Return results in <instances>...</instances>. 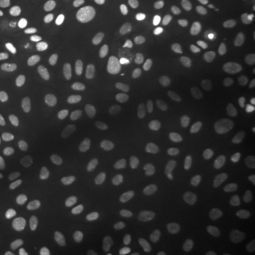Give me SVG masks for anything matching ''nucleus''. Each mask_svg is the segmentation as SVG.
<instances>
[{"label": "nucleus", "instance_id": "nucleus-12", "mask_svg": "<svg viewBox=\"0 0 255 255\" xmlns=\"http://www.w3.org/2000/svg\"><path fill=\"white\" fill-rule=\"evenodd\" d=\"M164 198L163 193L159 190H144L137 193L134 203L138 207H152L159 204Z\"/></svg>", "mask_w": 255, "mask_h": 255}, {"label": "nucleus", "instance_id": "nucleus-34", "mask_svg": "<svg viewBox=\"0 0 255 255\" xmlns=\"http://www.w3.org/2000/svg\"><path fill=\"white\" fill-rule=\"evenodd\" d=\"M189 249L194 255H217L213 248L200 242H193Z\"/></svg>", "mask_w": 255, "mask_h": 255}, {"label": "nucleus", "instance_id": "nucleus-14", "mask_svg": "<svg viewBox=\"0 0 255 255\" xmlns=\"http://www.w3.org/2000/svg\"><path fill=\"white\" fill-rule=\"evenodd\" d=\"M112 11V6L107 0H100L93 4L88 10V18L94 23H99L107 18Z\"/></svg>", "mask_w": 255, "mask_h": 255}, {"label": "nucleus", "instance_id": "nucleus-26", "mask_svg": "<svg viewBox=\"0 0 255 255\" xmlns=\"http://www.w3.org/2000/svg\"><path fill=\"white\" fill-rule=\"evenodd\" d=\"M16 191L9 182L0 183V201L4 204L12 203L16 200Z\"/></svg>", "mask_w": 255, "mask_h": 255}, {"label": "nucleus", "instance_id": "nucleus-32", "mask_svg": "<svg viewBox=\"0 0 255 255\" xmlns=\"http://www.w3.org/2000/svg\"><path fill=\"white\" fill-rule=\"evenodd\" d=\"M128 39V32L126 28H121L115 34L114 38L112 39L111 46L115 50H120L127 44Z\"/></svg>", "mask_w": 255, "mask_h": 255}, {"label": "nucleus", "instance_id": "nucleus-44", "mask_svg": "<svg viewBox=\"0 0 255 255\" xmlns=\"http://www.w3.org/2000/svg\"><path fill=\"white\" fill-rule=\"evenodd\" d=\"M252 94H255V80L253 81L252 84L250 85V87L248 88V90L246 91V95H252Z\"/></svg>", "mask_w": 255, "mask_h": 255}, {"label": "nucleus", "instance_id": "nucleus-33", "mask_svg": "<svg viewBox=\"0 0 255 255\" xmlns=\"http://www.w3.org/2000/svg\"><path fill=\"white\" fill-rule=\"evenodd\" d=\"M107 38V29L104 27H98L94 29L88 36V43L90 46L101 45Z\"/></svg>", "mask_w": 255, "mask_h": 255}, {"label": "nucleus", "instance_id": "nucleus-8", "mask_svg": "<svg viewBox=\"0 0 255 255\" xmlns=\"http://www.w3.org/2000/svg\"><path fill=\"white\" fill-rule=\"evenodd\" d=\"M127 147L134 160L141 159L143 155V134L140 128L133 126L128 129Z\"/></svg>", "mask_w": 255, "mask_h": 255}, {"label": "nucleus", "instance_id": "nucleus-5", "mask_svg": "<svg viewBox=\"0 0 255 255\" xmlns=\"http://www.w3.org/2000/svg\"><path fill=\"white\" fill-rule=\"evenodd\" d=\"M44 214L50 225H58L62 219V202L58 195L51 194L44 201Z\"/></svg>", "mask_w": 255, "mask_h": 255}, {"label": "nucleus", "instance_id": "nucleus-31", "mask_svg": "<svg viewBox=\"0 0 255 255\" xmlns=\"http://www.w3.org/2000/svg\"><path fill=\"white\" fill-rule=\"evenodd\" d=\"M240 67L243 69H251L255 66V46L248 47L239 60Z\"/></svg>", "mask_w": 255, "mask_h": 255}, {"label": "nucleus", "instance_id": "nucleus-1", "mask_svg": "<svg viewBox=\"0 0 255 255\" xmlns=\"http://www.w3.org/2000/svg\"><path fill=\"white\" fill-rule=\"evenodd\" d=\"M190 29L191 21L189 17L180 11H174L158 19L152 33L155 40L160 44L172 46L185 39Z\"/></svg>", "mask_w": 255, "mask_h": 255}, {"label": "nucleus", "instance_id": "nucleus-37", "mask_svg": "<svg viewBox=\"0 0 255 255\" xmlns=\"http://www.w3.org/2000/svg\"><path fill=\"white\" fill-rule=\"evenodd\" d=\"M168 6V0H151L146 4V11L155 14L165 9Z\"/></svg>", "mask_w": 255, "mask_h": 255}, {"label": "nucleus", "instance_id": "nucleus-27", "mask_svg": "<svg viewBox=\"0 0 255 255\" xmlns=\"http://www.w3.org/2000/svg\"><path fill=\"white\" fill-rule=\"evenodd\" d=\"M116 110L114 108H108L104 110L98 119L99 127L101 128L102 130H108L113 127L115 119H116Z\"/></svg>", "mask_w": 255, "mask_h": 255}, {"label": "nucleus", "instance_id": "nucleus-24", "mask_svg": "<svg viewBox=\"0 0 255 255\" xmlns=\"http://www.w3.org/2000/svg\"><path fill=\"white\" fill-rule=\"evenodd\" d=\"M232 174L243 182L255 184V169L244 166L242 164H235L232 167Z\"/></svg>", "mask_w": 255, "mask_h": 255}, {"label": "nucleus", "instance_id": "nucleus-38", "mask_svg": "<svg viewBox=\"0 0 255 255\" xmlns=\"http://www.w3.org/2000/svg\"><path fill=\"white\" fill-rule=\"evenodd\" d=\"M60 78L63 82H67V83H77L83 80L82 74L74 70H66L62 72L60 75Z\"/></svg>", "mask_w": 255, "mask_h": 255}, {"label": "nucleus", "instance_id": "nucleus-9", "mask_svg": "<svg viewBox=\"0 0 255 255\" xmlns=\"http://www.w3.org/2000/svg\"><path fill=\"white\" fill-rule=\"evenodd\" d=\"M33 135L32 128L28 127H8L2 131L3 139L14 144L27 143L32 139Z\"/></svg>", "mask_w": 255, "mask_h": 255}, {"label": "nucleus", "instance_id": "nucleus-28", "mask_svg": "<svg viewBox=\"0 0 255 255\" xmlns=\"http://www.w3.org/2000/svg\"><path fill=\"white\" fill-rule=\"evenodd\" d=\"M10 92L12 94V96L15 98V100L20 102L23 106H25L26 108H30L33 104V101L32 98L28 95L27 93L22 86H13L11 87Z\"/></svg>", "mask_w": 255, "mask_h": 255}, {"label": "nucleus", "instance_id": "nucleus-29", "mask_svg": "<svg viewBox=\"0 0 255 255\" xmlns=\"http://www.w3.org/2000/svg\"><path fill=\"white\" fill-rule=\"evenodd\" d=\"M54 47V41L52 38L48 36L43 37L37 45V53L42 57H46L53 52Z\"/></svg>", "mask_w": 255, "mask_h": 255}, {"label": "nucleus", "instance_id": "nucleus-21", "mask_svg": "<svg viewBox=\"0 0 255 255\" xmlns=\"http://www.w3.org/2000/svg\"><path fill=\"white\" fill-rule=\"evenodd\" d=\"M51 160V155L46 149H41L33 156L31 160V167L35 173L44 172L48 167Z\"/></svg>", "mask_w": 255, "mask_h": 255}, {"label": "nucleus", "instance_id": "nucleus-23", "mask_svg": "<svg viewBox=\"0 0 255 255\" xmlns=\"http://www.w3.org/2000/svg\"><path fill=\"white\" fill-rule=\"evenodd\" d=\"M19 241L23 248L30 254H35L38 250L36 237L28 230H20L17 233Z\"/></svg>", "mask_w": 255, "mask_h": 255}, {"label": "nucleus", "instance_id": "nucleus-45", "mask_svg": "<svg viewBox=\"0 0 255 255\" xmlns=\"http://www.w3.org/2000/svg\"><path fill=\"white\" fill-rule=\"evenodd\" d=\"M6 29H7V27H6L5 23L0 20V32H4V31H6Z\"/></svg>", "mask_w": 255, "mask_h": 255}, {"label": "nucleus", "instance_id": "nucleus-11", "mask_svg": "<svg viewBox=\"0 0 255 255\" xmlns=\"http://www.w3.org/2000/svg\"><path fill=\"white\" fill-rule=\"evenodd\" d=\"M166 128L162 119H156L152 123L150 129V142L153 149L160 151L163 149L165 143Z\"/></svg>", "mask_w": 255, "mask_h": 255}, {"label": "nucleus", "instance_id": "nucleus-13", "mask_svg": "<svg viewBox=\"0 0 255 255\" xmlns=\"http://www.w3.org/2000/svg\"><path fill=\"white\" fill-rule=\"evenodd\" d=\"M242 219L243 216L240 212L237 210H227L220 214L218 219V225L219 228L229 231L237 228Z\"/></svg>", "mask_w": 255, "mask_h": 255}, {"label": "nucleus", "instance_id": "nucleus-47", "mask_svg": "<svg viewBox=\"0 0 255 255\" xmlns=\"http://www.w3.org/2000/svg\"><path fill=\"white\" fill-rule=\"evenodd\" d=\"M248 149H249V147H243V148H242V150H243V151H246Z\"/></svg>", "mask_w": 255, "mask_h": 255}, {"label": "nucleus", "instance_id": "nucleus-30", "mask_svg": "<svg viewBox=\"0 0 255 255\" xmlns=\"http://www.w3.org/2000/svg\"><path fill=\"white\" fill-rule=\"evenodd\" d=\"M21 9L19 0H0V13L3 15H12Z\"/></svg>", "mask_w": 255, "mask_h": 255}, {"label": "nucleus", "instance_id": "nucleus-22", "mask_svg": "<svg viewBox=\"0 0 255 255\" xmlns=\"http://www.w3.org/2000/svg\"><path fill=\"white\" fill-rule=\"evenodd\" d=\"M217 105V93L210 89L205 92L201 97L199 104V112L201 116H207L212 113Z\"/></svg>", "mask_w": 255, "mask_h": 255}, {"label": "nucleus", "instance_id": "nucleus-3", "mask_svg": "<svg viewBox=\"0 0 255 255\" xmlns=\"http://www.w3.org/2000/svg\"><path fill=\"white\" fill-rule=\"evenodd\" d=\"M89 201L92 207L101 214H106L110 212L114 207L115 203L112 193L101 187L92 190L89 196Z\"/></svg>", "mask_w": 255, "mask_h": 255}, {"label": "nucleus", "instance_id": "nucleus-6", "mask_svg": "<svg viewBox=\"0 0 255 255\" xmlns=\"http://www.w3.org/2000/svg\"><path fill=\"white\" fill-rule=\"evenodd\" d=\"M170 221L172 223L175 232L179 236L185 237L190 233L193 226V221L190 215L186 211L180 208L172 210L170 214Z\"/></svg>", "mask_w": 255, "mask_h": 255}, {"label": "nucleus", "instance_id": "nucleus-18", "mask_svg": "<svg viewBox=\"0 0 255 255\" xmlns=\"http://www.w3.org/2000/svg\"><path fill=\"white\" fill-rule=\"evenodd\" d=\"M42 26V17L35 11L25 13L19 20V27L27 32L37 31Z\"/></svg>", "mask_w": 255, "mask_h": 255}, {"label": "nucleus", "instance_id": "nucleus-43", "mask_svg": "<svg viewBox=\"0 0 255 255\" xmlns=\"http://www.w3.org/2000/svg\"><path fill=\"white\" fill-rule=\"evenodd\" d=\"M130 255H152L149 250H138Z\"/></svg>", "mask_w": 255, "mask_h": 255}, {"label": "nucleus", "instance_id": "nucleus-15", "mask_svg": "<svg viewBox=\"0 0 255 255\" xmlns=\"http://www.w3.org/2000/svg\"><path fill=\"white\" fill-rule=\"evenodd\" d=\"M208 74V67L204 64H199L195 68H193L191 72L187 75V77L184 80L185 86L190 89L195 90L199 88L202 84L204 79L206 78Z\"/></svg>", "mask_w": 255, "mask_h": 255}, {"label": "nucleus", "instance_id": "nucleus-36", "mask_svg": "<svg viewBox=\"0 0 255 255\" xmlns=\"http://www.w3.org/2000/svg\"><path fill=\"white\" fill-rule=\"evenodd\" d=\"M73 58L68 55H61L52 58L49 61V65L52 67H66L73 64Z\"/></svg>", "mask_w": 255, "mask_h": 255}, {"label": "nucleus", "instance_id": "nucleus-46", "mask_svg": "<svg viewBox=\"0 0 255 255\" xmlns=\"http://www.w3.org/2000/svg\"><path fill=\"white\" fill-rule=\"evenodd\" d=\"M57 92H58V88H57V87H55L54 90L50 93V96H51V97H53V96H55V94H56Z\"/></svg>", "mask_w": 255, "mask_h": 255}, {"label": "nucleus", "instance_id": "nucleus-10", "mask_svg": "<svg viewBox=\"0 0 255 255\" xmlns=\"http://www.w3.org/2000/svg\"><path fill=\"white\" fill-rule=\"evenodd\" d=\"M81 120V114L76 110L65 111L60 115L55 122V128L59 131H66L77 125Z\"/></svg>", "mask_w": 255, "mask_h": 255}, {"label": "nucleus", "instance_id": "nucleus-17", "mask_svg": "<svg viewBox=\"0 0 255 255\" xmlns=\"http://www.w3.org/2000/svg\"><path fill=\"white\" fill-rule=\"evenodd\" d=\"M232 199L240 205H251L255 202V189L248 186L236 187L232 191Z\"/></svg>", "mask_w": 255, "mask_h": 255}, {"label": "nucleus", "instance_id": "nucleus-19", "mask_svg": "<svg viewBox=\"0 0 255 255\" xmlns=\"http://www.w3.org/2000/svg\"><path fill=\"white\" fill-rule=\"evenodd\" d=\"M143 176L146 180L165 182L169 180L170 172L169 170L160 164H150L143 171Z\"/></svg>", "mask_w": 255, "mask_h": 255}, {"label": "nucleus", "instance_id": "nucleus-25", "mask_svg": "<svg viewBox=\"0 0 255 255\" xmlns=\"http://www.w3.org/2000/svg\"><path fill=\"white\" fill-rule=\"evenodd\" d=\"M136 228L137 221L135 219H126L117 225L116 235L120 239H126L135 232Z\"/></svg>", "mask_w": 255, "mask_h": 255}, {"label": "nucleus", "instance_id": "nucleus-2", "mask_svg": "<svg viewBox=\"0 0 255 255\" xmlns=\"http://www.w3.org/2000/svg\"><path fill=\"white\" fill-rule=\"evenodd\" d=\"M214 138L216 144L224 148H234L240 144L242 128L234 115L226 112L219 115Z\"/></svg>", "mask_w": 255, "mask_h": 255}, {"label": "nucleus", "instance_id": "nucleus-7", "mask_svg": "<svg viewBox=\"0 0 255 255\" xmlns=\"http://www.w3.org/2000/svg\"><path fill=\"white\" fill-rule=\"evenodd\" d=\"M190 134L184 128H180L174 132L171 153L176 158L185 157L189 152Z\"/></svg>", "mask_w": 255, "mask_h": 255}, {"label": "nucleus", "instance_id": "nucleus-35", "mask_svg": "<svg viewBox=\"0 0 255 255\" xmlns=\"http://www.w3.org/2000/svg\"><path fill=\"white\" fill-rule=\"evenodd\" d=\"M241 21L247 29L252 30L255 27V16L254 12L249 9H243L240 12Z\"/></svg>", "mask_w": 255, "mask_h": 255}, {"label": "nucleus", "instance_id": "nucleus-39", "mask_svg": "<svg viewBox=\"0 0 255 255\" xmlns=\"http://www.w3.org/2000/svg\"><path fill=\"white\" fill-rule=\"evenodd\" d=\"M17 116V110L11 105L0 106V120L13 119Z\"/></svg>", "mask_w": 255, "mask_h": 255}, {"label": "nucleus", "instance_id": "nucleus-41", "mask_svg": "<svg viewBox=\"0 0 255 255\" xmlns=\"http://www.w3.org/2000/svg\"><path fill=\"white\" fill-rule=\"evenodd\" d=\"M0 250L3 252H9L10 250L9 238L1 228H0Z\"/></svg>", "mask_w": 255, "mask_h": 255}, {"label": "nucleus", "instance_id": "nucleus-16", "mask_svg": "<svg viewBox=\"0 0 255 255\" xmlns=\"http://www.w3.org/2000/svg\"><path fill=\"white\" fill-rule=\"evenodd\" d=\"M164 228L162 219H153L145 223L140 231V237L145 241H151L159 237Z\"/></svg>", "mask_w": 255, "mask_h": 255}, {"label": "nucleus", "instance_id": "nucleus-20", "mask_svg": "<svg viewBox=\"0 0 255 255\" xmlns=\"http://www.w3.org/2000/svg\"><path fill=\"white\" fill-rule=\"evenodd\" d=\"M74 100L77 102H86L91 101L97 94V90L94 85L90 83H82L74 86L73 90Z\"/></svg>", "mask_w": 255, "mask_h": 255}, {"label": "nucleus", "instance_id": "nucleus-42", "mask_svg": "<svg viewBox=\"0 0 255 255\" xmlns=\"http://www.w3.org/2000/svg\"><path fill=\"white\" fill-rule=\"evenodd\" d=\"M193 7L197 9H206L210 4V0H189Z\"/></svg>", "mask_w": 255, "mask_h": 255}, {"label": "nucleus", "instance_id": "nucleus-4", "mask_svg": "<svg viewBox=\"0 0 255 255\" xmlns=\"http://www.w3.org/2000/svg\"><path fill=\"white\" fill-rule=\"evenodd\" d=\"M75 141L83 155L92 161H96L100 157V149L94 137L85 130H79L76 133Z\"/></svg>", "mask_w": 255, "mask_h": 255}, {"label": "nucleus", "instance_id": "nucleus-40", "mask_svg": "<svg viewBox=\"0 0 255 255\" xmlns=\"http://www.w3.org/2000/svg\"><path fill=\"white\" fill-rule=\"evenodd\" d=\"M238 122L241 128H255V119L252 117H242Z\"/></svg>", "mask_w": 255, "mask_h": 255}]
</instances>
